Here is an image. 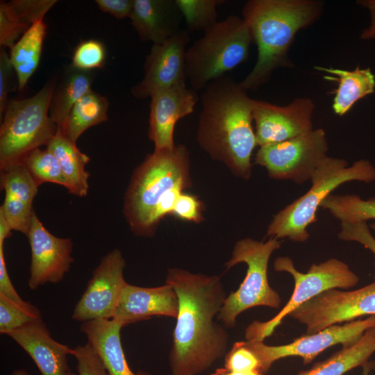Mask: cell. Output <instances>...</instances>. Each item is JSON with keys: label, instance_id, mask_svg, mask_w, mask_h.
<instances>
[{"label": "cell", "instance_id": "obj_28", "mask_svg": "<svg viewBox=\"0 0 375 375\" xmlns=\"http://www.w3.org/2000/svg\"><path fill=\"white\" fill-rule=\"evenodd\" d=\"M47 25L35 22L10 49L9 56L16 72L19 90H22L37 69L42 52Z\"/></svg>", "mask_w": 375, "mask_h": 375}, {"label": "cell", "instance_id": "obj_20", "mask_svg": "<svg viewBox=\"0 0 375 375\" xmlns=\"http://www.w3.org/2000/svg\"><path fill=\"white\" fill-rule=\"evenodd\" d=\"M31 358L41 375H69L67 356L74 349L55 340L42 321L31 322L7 334Z\"/></svg>", "mask_w": 375, "mask_h": 375}, {"label": "cell", "instance_id": "obj_47", "mask_svg": "<svg viewBox=\"0 0 375 375\" xmlns=\"http://www.w3.org/2000/svg\"><path fill=\"white\" fill-rule=\"evenodd\" d=\"M372 227L374 229H375V224H374L372 226Z\"/></svg>", "mask_w": 375, "mask_h": 375}, {"label": "cell", "instance_id": "obj_18", "mask_svg": "<svg viewBox=\"0 0 375 375\" xmlns=\"http://www.w3.org/2000/svg\"><path fill=\"white\" fill-rule=\"evenodd\" d=\"M0 169L1 187L5 192L0 213L12 231L27 236L34 212L33 202L39 185L21 162Z\"/></svg>", "mask_w": 375, "mask_h": 375}, {"label": "cell", "instance_id": "obj_29", "mask_svg": "<svg viewBox=\"0 0 375 375\" xmlns=\"http://www.w3.org/2000/svg\"><path fill=\"white\" fill-rule=\"evenodd\" d=\"M108 107L106 97L91 90L74 106L60 128L76 143L86 130L108 120Z\"/></svg>", "mask_w": 375, "mask_h": 375}, {"label": "cell", "instance_id": "obj_41", "mask_svg": "<svg viewBox=\"0 0 375 375\" xmlns=\"http://www.w3.org/2000/svg\"><path fill=\"white\" fill-rule=\"evenodd\" d=\"M347 239L349 241H356L361 243L375 254V239L370 233L366 222L351 226L348 231Z\"/></svg>", "mask_w": 375, "mask_h": 375}, {"label": "cell", "instance_id": "obj_45", "mask_svg": "<svg viewBox=\"0 0 375 375\" xmlns=\"http://www.w3.org/2000/svg\"><path fill=\"white\" fill-rule=\"evenodd\" d=\"M9 375H33L24 369H17L12 371Z\"/></svg>", "mask_w": 375, "mask_h": 375}, {"label": "cell", "instance_id": "obj_42", "mask_svg": "<svg viewBox=\"0 0 375 375\" xmlns=\"http://www.w3.org/2000/svg\"><path fill=\"white\" fill-rule=\"evenodd\" d=\"M357 3L368 10L370 15V23L363 29L360 38L363 40L375 39V0H360Z\"/></svg>", "mask_w": 375, "mask_h": 375}, {"label": "cell", "instance_id": "obj_30", "mask_svg": "<svg viewBox=\"0 0 375 375\" xmlns=\"http://www.w3.org/2000/svg\"><path fill=\"white\" fill-rule=\"evenodd\" d=\"M320 208L328 210L341 223L356 224L375 219V197L363 199L354 194H331Z\"/></svg>", "mask_w": 375, "mask_h": 375}, {"label": "cell", "instance_id": "obj_25", "mask_svg": "<svg viewBox=\"0 0 375 375\" xmlns=\"http://www.w3.org/2000/svg\"><path fill=\"white\" fill-rule=\"evenodd\" d=\"M46 148L56 158L67 182L68 192L77 197H85L90 176L85 167L90 158L82 153L60 128Z\"/></svg>", "mask_w": 375, "mask_h": 375}, {"label": "cell", "instance_id": "obj_46", "mask_svg": "<svg viewBox=\"0 0 375 375\" xmlns=\"http://www.w3.org/2000/svg\"><path fill=\"white\" fill-rule=\"evenodd\" d=\"M373 365L372 363H368L365 366L362 367L363 368V375H368Z\"/></svg>", "mask_w": 375, "mask_h": 375}, {"label": "cell", "instance_id": "obj_23", "mask_svg": "<svg viewBox=\"0 0 375 375\" xmlns=\"http://www.w3.org/2000/svg\"><path fill=\"white\" fill-rule=\"evenodd\" d=\"M56 0H12L0 3V45L10 49L57 3Z\"/></svg>", "mask_w": 375, "mask_h": 375}, {"label": "cell", "instance_id": "obj_24", "mask_svg": "<svg viewBox=\"0 0 375 375\" xmlns=\"http://www.w3.org/2000/svg\"><path fill=\"white\" fill-rule=\"evenodd\" d=\"M315 69L325 74L324 79L338 83L332 103L337 115H344L358 101L375 91V76L370 68L357 66L348 70L315 66Z\"/></svg>", "mask_w": 375, "mask_h": 375}, {"label": "cell", "instance_id": "obj_35", "mask_svg": "<svg viewBox=\"0 0 375 375\" xmlns=\"http://www.w3.org/2000/svg\"><path fill=\"white\" fill-rule=\"evenodd\" d=\"M224 367L233 372H259L265 374L260 360L246 341L233 343L224 356Z\"/></svg>", "mask_w": 375, "mask_h": 375}, {"label": "cell", "instance_id": "obj_40", "mask_svg": "<svg viewBox=\"0 0 375 375\" xmlns=\"http://www.w3.org/2000/svg\"><path fill=\"white\" fill-rule=\"evenodd\" d=\"M0 294L19 303L27 302L22 299L12 283L6 265L3 244H0Z\"/></svg>", "mask_w": 375, "mask_h": 375}, {"label": "cell", "instance_id": "obj_2", "mask_svg": "<svg viewBox=\"0 0 375 375\" xmlns=\"http://www.w3.org/2000/svg\"><path fill=\"white\" fill-rule=\"evenodd\" d=\"M201 103L199 145L235 176L249 179L252 153L258 146L252 126L253 99L240 82L224 75L206 86Z\"/></svg>", "mask_w": 375, "mask_h": 375}, {"label": "cell", "instance_id": "obj_7", "mask_svg": "<svg viewBox=\"0 0 375 375\" xmlns=\"http://www.w3.org/2000/svg\"><path fill=\"white\" fill-rule=\"evenodd\" d=\"M57 80L52 77L31 97L9 100L0 128V169L46 147L56 134L58 127L49 116V106Z\"/></svg>", "mask_w": 375, "mask_h": 375}, {"label": "cell", "instance_id": "obj_21", "mask_svg": "<svg viewBox=\"0 0 375 375\" xmlns=\"http://www.w3.org/2000/svg\"><path fill=\"white\" fill-rule=\"evenodd\" d=\"M130 19L140 40L156 44L178 32L183 17L175 0H134Z\"/></svg>", "mask_w": 375, "mask_h": 375}, {"label": "cell", "instance_id": "obj_33", "mask_svg": "<svg viewBox=\"0 0 375 375\" xmlns=\"http://www.w3.org/2000/svg\"><path fill=\"white\" fill-rule=\"evenodd\" d=\"M42 319L40 310L29 302L22 304L0 294V333L7 335L31 322Z\"/></svg>", "mask_w": 375, "mask_h": 375}, {"label": "cell", "instance_id": "obj_14", "mask_svg": "<svg viewBox=\"0 0 375 375\" xmlns=\"http://www.w3.org/2000/svg\"><path fill=\"white\" fill-rule=\"evenodd\" d=\"M190 32L181 29L162 43L153 44L144 65V77L132 86L131 92L137 99L151 97L154 93L185 83L186 47Z\"/></svg>", "mask_w": 375, "mask_h": 375}, {"label": "cell", "instance_id": "obj_36", "mask_svg": "<svg viewBox=\"0 0 375 375\" xmlns=\"http://www.w3.org/2000/svg\"><path fill=\"white\" fill-rule=\"evenodd\" d=\"M72 356L77 360V374L71 372L69 375H109L100 357L88 342L75 347Z\"/></svg>", "mask_w": 375, "mask_h": 375}, {"label": "cell", "instance_id": "obj_19", "mask_svg": "<svg viewBox=\"0 0 375 375\" xmlns=\"http://www.w3.org/2000/svg\"><path fill=\"white\" fill-rule=\"evenodd\" d=\"M178 311V296L170 285L144 288L126 283L112 319L128 325L155 316L176 319Z\"/></svg>", "mask_w": 375, "mask_h": 375}, {"label": "cell", "instance_id": "obj_5", "mask_svg": "<svg viewBox=\"0 0 375 375\" xmlns=\"http://www.w3.org/2000/svg\"><path fill=\"white\" fill-rule=\"evenodd\" d=\"M375 181V167L367 159L349 165L342 158L326 156L314 172L310 188L301 197L274 215L267 235L304 242L309 238L308 227L317 222V211L323 201L343 183Z\"/></svg>", "mask_w": 375, "mask_h": 375}, {"label": "cell", "instance_id": "obj_10", "mask_svg": "<svg viewBox=\"0 0 375 375\" xmlns=\"http://www.w3.org/2000/svg\"><path fill=\"white\" fill-rule=\"evenodd\" d=\"M254 163L265 167L269 177L300 184L310 181L328 156V144L322 128L259 147Z\"/></svg>", "mask_w": 375, "mask_h": 375}, {"label": "cell", "instance_id": "obj_34", "mask_svg": "<svg viewBox=\"0 0 375 375\" xmlns=\"http://www.w3.org/2000/svg\"><path fill=\"white\" fill-rule=\"evenodd\" d=\"M106 58V47L97 40L81 41L76 47L72 65L79 69L94 71L103 67Z\"/></svg>", "mask_w": 375, "mask_h": 375}, {"label": "cell", "instance_id": "obj_27", "mask_svg": "<svg viewBox=\"0 0 375 375\" xmlns=\"http://www.w3.org/2000/svg\"><path fill=\"white\" fill-rule=\"evenodd\" d=\"M375 352V327L367 330L354 344L342 347L327 359L297 375H344L351 369L364 367Z\"/></svg>", "mask_w": 375, "mask_h": 375}, {"label": "cell", "instance_id": "obj_6", "mask_svg": "<svg viewBox=\"0 0 375 375\" xmlns=\"http://www.w3.org/2000/svg\"><path fill=\"white\" fill-rule=\"evenodd\" d=\"M253 42L247 23L235 15L206 29L186 51L185 74L191 88L203 90L246 61Z\"/></svg>", "mask_w": 375, "mask_h": 375}, {"label": "cell", "instance_id": "obj_32", "mask_svg": "<svg viewBox=\"0 0 375 375\" xmlns=\"http://www.w3.org/2000/svg\"><path fill=\"white\" fill-rule=\"evenodd\" d=\"M185 21L188 31H203L217 21V7L224 2L222 0H175Z\"/></svg>", "mask_w": 375, "mask_h": 375}, {"label": "cell", "instance_id": "obj_31", "mask_svg": "<svg viewBox=\"0 0 375 375\" xmlns=\"http://www.w3.org/2000/svg\"><path fill=\"white\" fill-rule=\"evenodd\" d=\"M20 162L39 186L44 183H52L67 189V182L56 158L47 148L31 151Z\"/></svg>", "mask_w": 375, "mask_h": 375}, {"label": "cell", "instance_id": "obj_43", "mask_svg": "<svg viewBox=\"0 0 375 375\" xmlns=\"http://www.w3.org/2000/svg\"><path fill=\"white\" fill-rule=\"evenodd\" d=\"M12 231L3 215L0 213V244H3L4 240L10 236Z\"/></svg>", "mask_w": 375, "mask_h": 375}, {"label": "cell", "instance_id": "obj_1", "mask_svg": "<svg viewBox=\"0 0 375 375\" xmlns=\"http://www.w3.org/2000/svg\"><path fill=\"white\" fill-rule=\"evenodd\" d=\"M165 283L178 299L169 353L171 375H200L227 353L228 335L215 321L227 297L221 277L169 268Z\"/></svg>", "mask_w": 375, "mask_h": 375}, {"label": "cell", "instance_id": "obj_15", "mask_svg": "<svg viewBox=\"0 0 375 375\" xmlns=\"http://www.w3.org/2000/svg\"><path fill=\"white\" fill-rule=\"evenodd\" d=\"M314 109L308 97H297L283 106L253 99L257 145L283 142L312 131Z\"/></svg>", "mask_w": 375, "mask_h": 375}, {"label": "cell", "instance_id": "obj_3", "mask_svg": "<svg viewBox=\"0 0 375 375\" xmlns=\"http://www.w3.org/2000/svg\"><path fill=\"white\" fill-rule=\"evenodd\" d=\"M190 153L183 144L155 149L133 172L123 212L131 231L151 238L162 219L172 215L176 201L192 185Z\"/></svg>", "mask_w": 375, "mask_h": 375}, {"label": "cell", "instance_id": "obj_16", "mask_svg": "<svg viewBox=\"0 0 375 375\" xmlns=\"http://www.w3.org/2000/svg\"><path fill=\"white\" fill-rule=\"evenodd\" d=\"M27 237L31 255L28 288L35 290L45 283L61 281L74 262L72 240L51 234L35 211Z\"/></svg>", "mask_w": 375, "mask_h": 375}, {"label": "cell", "instance_id": "obj_11", "mask_svg": "<svg viewBox=\"0 0 375 375\" xmlns=\"http://www.w3.org/2000/svg\"><path fill=\"white\" fill-rule=\"evenodd\" d=\"M375 315V281L360 289L326 290L306 301L288 316L306 326V335L331 326Z\"/></svg>", "mask_w": 375, "mask_h": 375}, {"label": "cell", "instance_id": "obj_39", "mask_svg": "<svg viewBox=\"0 0 375 375\" xmlns=\"http://www.w3.org/2000/svg\"><path fill=\"white\" fill-rule=\"evenodd\" d=\"M95 2L102 12L118 19L130 18L134 4V0H96Z\"/></svg>", "mask_w": 375, "mask_h": 375}, {"label": "cell", "instance_id": "obj_4", "mask_svg": "<svg viewBox=\"0 0 375 375\" xmlns=\"http://www.w3.org/2000/svg\"><path fill=\"white\" fill-rule=\"evenodd\" d=\"M324 3L316 0H250L242 8L258 49L251 71L240 82L247 91L266 83L279 67L294 66L289 50L297 33L319 18Z\"/></svg>", "mask_w": 375, "mask_h": 375}, {"label": "cell", "instance_id": "obj_13", "mask_svg": "<svg viewBox=\"0 0 375 375\" xmlns=\"http://www.w3.org/2000/svg\"><path fill=\"white\" fill-rule=\"evenodd\" d=\"M125 267L119 249H114L106 254L93 270L72 318L81 323L112 319L127 283L124 278Z\"/></svg>", "mask_w": 375, "mask_h": 375}, {"label": "cell", "instance_id": "obj_37", "mask_svg": "<svg viewBox=\"0 0 375 375\" xmlns=\"http://www.w3.org/2000/svg\"><path fill=\"white\" fill-rule=\"evenodd\" d=\"M203 204L196 197L182 192L177 198L172 215L187 222L199 223L203 220Z\"/></svg>", "mask_w": 375, "mask_h": 375}, {"label": "cell", "instance_id": "obj_9", "mask_svg": "<svg viewBox=\"0 0 375 375\" xmlns=\"http://www.w3.org/2000/svg\"><path fill=\"white\" fill-rule=\"evenodd\" d=\"M276 272L290 273L294 281L292 296L282 310L266 322L253 321L246 329L247 340L261 341L270 336L283 319L300 306L331 289H348L359 281L349 265L337 258L312 264L306 273L299 272L288 256L277 258L274 262Z\"/></svg>", "mask_w": 375, "mask_h": 375}, {"label": "cell", "instance_id": "obj_12", "mask_svg": "<svg viewBox=\"0 0 375 375\" xmlns=\"http://www.w3.org/2000/svg\"><path fill=\"white\" fill-rule=\"evenodd\" d=\"M374 327L375 315L342 325H333L313 334H305L287 344L269 346L261 341L246 340V342L260 360L265 374L272 364L281 358L299 356L303 364H308L328 347L338 344L343 347L354 344L367 330Z\"/></svg>", "mask_w": 375, "mask_h": 375}, {"label": "cell", "instance_id": "obj_22", "mask_svg": "<svg viewBox=\"0 0 375 375\" xmlns=\"http://www.w3.org/2000/svg\"><path fill=\"white\" fill-rule=\"evenodd\" d=\"M126 326L117 319H96L83 322L81 331L100 357L109 375H151L130 368L122 347L121 330Z\"/></svg>", "mask_w": 375, "mask_h": 375}, {"label": "cell", "instance_id": "obj_17", "mask_svg": "<svg viewBox=\"0 0 375 375\" xmlns=\"http://www.w3.org/2000/svg\"><path fill=\"white\" fill-rule=\"evenodd\" d=\"M148 136L155 149H173L174 127L194 112L197 91L181 83L154 93L151 97Z\"/></svg>", "mask_w": 375, "mask_h": 375}, {"label": "cell", "instance_id": "obj_44", "mask_svg": "<svg viewBox=\"0 0 375 375\" xmlns=\"http://www.w3.org/2000/svg\"><path fill=\"white\" fill-rule=\"evenodd\" d=\"M210 375H265L259 372H233L224 367H219L215 370Z\"/></svg>", "mask_w": 375, "mask_h": 375}, {"label": "cell", "instance_id": "obj_8", "mask_svg": "<svg viewBox=\"0 0 375 375\" xmlns=\"http://www.w3.org/2000/svg\"><path fill=\"white\" fill-rule=\"evenodd\" d=\"M281 245L276 238H270L266 242L246 238L235 243L231 258L224 265L226 269L240 262L245 263L247 269L240 287L227 295L217 317L225 327H235L238 315L251 308H279L281 297L269 284L267 267L272 254Z\"/></svg>", "mask_w": 375, "mask_h": 375}, {"label": "cell", "instance_id": "obj_38", "mask_svg": "<svg viewBox=\"0 0 375 375\" xmlns=\"http://www.w3.org/2000/svg\"><path fill=\"white\" fill-rule=\"evenodd\" d=\"M14 68L9 53L6 48L0 50V116L3 115L9 100L8 95L10 91V83Z\"/></svg>", "mask_w": 375, "mask_h": 375}, {"label": "cell", "instance_id": "obj_26", "mask_svg": "<svg viewBox=\"0 0 375 375\" xmlns=\"http://www.w3.org/2000/svg\"><path fill=\"white\" fill-rule=\"evenodd\" d=\"M94 74L71 64L58 78L49 106V116L58 128L63 126L74 106L92 90Z\"/></svg>", "mask_w": 375, "mask_h": 375}]
</instances>
